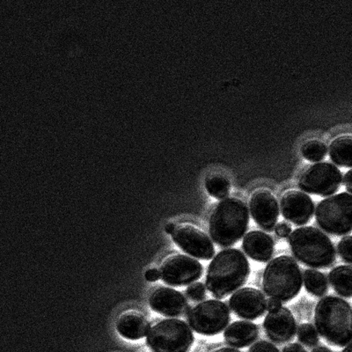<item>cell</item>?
Wrapping results in <instances>:
<instances>
[{
  "label": "cell",
  "mask_w": 352,
  "mask_h": 352,
  "mask_svg": "<svg viewBox=\"0 0 352 352\" xmlns=\"http://www.w3.org/2000/svg\"><path fill=\"white\" fill-rule=\"evenodd\" d=\"M186 294L191 300L201 301L206 298V290L202 283H195V284L188 286Z\"/></svg>",
  "instance_id": "4316f807"
},
{
  "label": "cell",
  "mask_w": 352,
  "mask_h": 352,
  "mask_svg": "<svg viewBox=\"0 0 352 352\" xmlns=\"http://www.w3.org/2000/svg\"><path fill=\"white\" fill-rule=\"evenodd\" d=\"M144 276H146L147 281L155 282L162 278V272H160V270L157 269H151L147 270Z\"/></svg>",
  "instance_id": "f546056e"
},
{
  "label": "cell",
  "mask_w": 352,
  "mask_h": 352,
  "mask_svg": "<svg viewBox=\"0 0 352 352\" xmlns=\"http://www.w3.org/2000/svg\"><path fill=\"white\" fill-rule=\"evenodd\" d=\"M250 209L254 222L263 230L272 232L276 228L279 206L276 197L269 190L256 191L250 198Z\"/></svg>",
  "instance_id": "7c38bea8"
},
{
  "label": "cell",
  "mask_w": 352,
  "mask_h": 352,
  "mask_svg": "<svg viewBox=\"0 0 352 352\" xmlns=\"http://www.w3.org/2000/svg\"><path fill=\"white\" fill-rule=\"evenodd\" d=\"M281 307V301L275 300V298H270V300H268V302H267V308H268L270 312H273V311L278 310L279 308Z\"/></svg>",
  "instance_id": "4dcf8cb0"
},
{
  "label": "cell",
  "mask_w": 352,
  "mask_h": 352,
  "mask_svg": "<svg viewBox=\"0 0 352 352\" xmlns=\"http://www.w3.org/2000/svg\"><path fill=\"white\" fill-rule=\"evenodd\" d=\"M276 234L280 238H286L290 236L292 234L291 226L286 222H281L276 226L275 228Z\"/></svg>",
  "instance_id": "f1b7e54d"
},
{
  "label": "cell",
  "mask_w": 352,
  "mask_h": 352,
  "mask_svg": "<svg viewBox=\"0 0 352 352\" xmlns=\"http://www.w3.org/2000/svg\"><path fill=\"white\" fill-rule=\"evenodd\" d=\"M191 328L198 334L215 336L222 332L230 322V311L219 300H207L197 305L188 316Z\"/></svg>",
  "instance_id": "ba28073f"
},
{
  "label": "cell",
  "mask_w": 352,
  "mask_h": 352,
  "mask_svg": "<svg viewBox=\"0 0 352 352\" xmlns=\"http://www.w3.org/2000/svg\"><path fill=\"white\" fill-rule=\"evenodd\" d=\"M333 289L342 297L352 298V266L336 267L329 273Z\"/></svg>",
  "instance_id": "44dd1931"
},
{
  "label": "cell",
  "mask_w": 352,
  "mask_h": 352,
  "mask_svg": "<svg viewBox=\"0 0 352 352\" xmlns=\"http://www.w3.org/2000/svg\"><path fill=\"white\" fill-rule=\"evenodd\" d=\"M242 247L245 253L256 262L266 263L274 253L275 243L269 234L261 231L248 232L245 236Z\"/></svg>",
  "instance_id": "e0dca14e"
},
{
  "label": "cell",
  "mask_w": 352,
  "mask_h": 352,
  "mask_svg": "<svg viewBox=\"0 0 352 352\" xmlns=\"http://www.w3.org/2000/svg\"><path fill=\"white\" fill-rule=\"evenodd\" d=\"M150 325L140 314L129 312L122 314L116 322V329L122 338L138 340L148 334Z\"/></svg>",
  "instance_id": "d6986e66"
},
{
  "label": "cell",
  "mask_w": 352,
  "mask_h": 352,
  "mask_svg": "<svg viewBox=\"0 0 352 352\" xmlns=\"http://www.w3.org/2000/svg\"><path fill=\"white\" fill-rule=\"evenodd\" d=\"M312 352H332L329 348L326 347H317L312 351Z\"/></svg>",
  "instance_id": "d590c367"
},
{
  "label": "cell",
  "mask_w": 352,
  "mask_h": 352,
  "mask_svg": "<svg viewBox=\"0 0 352 352\" xmlns=\"http://www.w3.org/2000/svg\"><path fill=\"white\" fill-rule=\"evenodd\" d=\"M267 336L276 344H285L294 339L297 331L294 314L286 307L267 314L263 323Z\"/></svg>",
  "instance_id": "9a60e30c"
},
{
  "label": "cell",
  "mask_w": 352,
  "mask_h": 352,
  "mask_svg": "<svg viewBox=\"0 0 352 352\" xmlns=\"http://www.w3.org/2000/svg\"><path fill=\"white\" fill-rule=\"evenodd\" d=\"M328 147L324 143L319 140H310L303 144L301 153L305 159L311 162H320L324 160Z\"/></svg>",
  "instance_id": "cb8c5ba5"
},
{
  "label": "cell",
  "mask_w": 352,
  "mask_h": 352,
  "mask_svg": "<svg viewBox=\"0 0 352 352\" xmlns=\"http://www.w3.org/2000/svg\"><path fill=\"white\" fill-rule=\"evenodd\" d=\"M314 322L317 331L330 344L344 347L352 341V308L342 298L328 296L320 300Z\"/></svg>",
  "instance_id": "7a4b0ae2"
},
{
  "label": "cell",
  "mask_w": 352,
  "mask_h": 352,
  "mask_svg": "<svg viewBox=\"0 0 352 352\" xmlns=\"http://www.w3.org/2000/svg\"><path fill=\"white\" fill-rule=\"evenodd\" d=\"M250 225L246 204L238 198H226L217 204L210 218V234L223 248L231 247L241 240Z\"/></svg>",
  "instance_id": "3957f363"
},
{
  "label": "cell",
  "mask_w": 352,
  "mask_h": 352,
  "mask_svg": "<svg viewBox=\"0 0 352 352\" xmlns=\"http://www.w3.org/2000/svg\"><path fill=\"white\" fill-rule=\"evenodd\" d=\"M258 327L252 322H235L224 333L225 340L229 345L235 348H246L258 338Z\"/></svg>",
  "instance_id": "ac0fdd59"
},
{
  "label": "cell",
  "mask_w": 352,
  "mask_h": 352,
  "mask_svg": "<svg viewBox=\"0 0 352 352\" xmlns=\"http://www.w3.org/2000/svg\"><path fill=\"white\" fill-rule=\"evenodd\" d=\"M329 156L335 164L352 168V136L336 138L330 144Z\"/></svg>",
  "instance_id": "ffe728a7"
},
{
  "label": "cell",
  "mask_w": 352,
  "mask_h": 352,
  "mask_svg": "<svg viewBox=\"0 0 352 352\" xmlns=\"http://www.w3.org/2000/svg\"><path fill=\"white\" fill-rule=\"evenodd\" d=\"M298 341L307 347H314L319 342V336L314 327L309 323H304L298 328Z\"/></svg>",
  "instance_id": "d4e9b609"
},
{
  "label": "cell",
  "mask_w": 352,
  "mask_h": 352,
  "mask_svg": "<svg viewBox=\"0 0 352 352\" xmlns=\"http://www.w3.org/2000/svg\"><path fill=\"white\" fill-rule=\"evenodd\" d=\"M342 180V173L335 165L320 162L310 166L301 175L298 187L307 193L329 197L339 190Z\"/></svg>",
  "instance_id": "9c48e42d"
},
{
  "label": "cell",
  "mask_w": 352,
  "mask_h": 352,
  "mask_svg": "<svg viewBox=\"0 0 352 352\" xmlns=\"http://www.w3.org/2000/svg\"><path fill=\"white\" fill-rule=\"evenodd\" d=\"M207 192L216 199H224L230 193L231 184L224 175H210L206 180Z\"/></svg>",
  "instance_id": "603a6c76"
},
{
  "label": "cell",
  "mask_w": 352,
  "mask_h": 352,
  "mask_svg": "<svg viewBox=\"0 0 352 352\" xmlns=\"http://www.w3.org/2000/svg\"><path fill=\"white\" fill-rule=\"evenodd\" d=\"M303 280L307 291L314 296L322 297L328 292V281L322 272L314 270H305Z\"/></svg>",
  "instance_id": "7402d4cb"
},
{
  "label": "cell",
  "mask_w": 352,
  "mask_h": 352,
  "mask_svg": "<svg viewBox=\"0 0 352 352\" xmlns=\"http://www.w3.org/2000/svg\"><path fill=\"white\" fill-rule=\"evenodd\" d=\"M303 278L300 267L290 256L272 260L264 270L263 290L270 298L288 302L300 294Z\"/></svg>",
  "instance_id": "5b68a950"
},
{
  "label": "cell",
  "mask_w": 352,
  "mask_h": 352,
  "mask_svg": "<svg viewBox=\"0 0 352 352\" xmlns=\"http://www.w3.org/2000/svg\"><path fill=\"white\" fill-rule=\"evenodd\" d=\"M289 244L294 256L305 265L323 269L335 263L334 245L319 229L312 226L298 228L292 232Z\"/></svg>",
  "instance_id": "277c9868"
},
{
  "label": "cell",
  "mask_w": 352,
  "mask_h": 352,
  "mask_svg": "<svg viewBox=\"0 0 352 352\" xmlns=\"http://www.w3.org/2000/svg\"><path fill=\"white\" fill-rule=\"evenodd\" d=\"M317 224L328 234L342 236L352 232V195L341 193L322 200L316 212Z\"/></svg>",
  "instance_id": "8992f818"
},
{
  "label": "cell",
  "mask_w": 352,
  "mask_h": 352,
  "mask_svg": "<svg viewBox=\"0 0 352 352\" xmlns=\"http://www.w3.org/2000/svg\"><path fill=\"white\" fill-rule=\"evenodd\" d=\"M149 303L155 312L166 316H181L188 310L186 298L174 289L162 287L151 295Z\"/></svg>",
  "instance_id": "2e32d148"
},
{
  "label": "cell",
  "mask_w": 352,
  "mask_h": 352,
  "mask_svg": "<svg viewBox=\"0 0 352 352\" xmlns=\"http://www.w3.org/2000/svg\"><path fill=\"white\" fill-rule=\"evenodd\" d=\"M283 352H307L305 349L298 344H292L284 348Z\"/></svg>",
  "instance_id": "1f68e13d"
},
{
  "label": "cell",
  "mask_w": 352,
  "mask_h": 352,
  "mask_svg": "<svg viewBox=\"0 0 352 352\" xmlns=\"http://www.w3.org/2000/svg\"><path fill=\"white\" fill-rule=\"evenodd\" d=\"M344 184L347 191L352 194V169L344 175Z\"/></svg>",
  "instance_id": "d6a6232c"
},
{
  "label": "cell",
  "mask_w": 352,
  "mask_h": 352,
  "mask_svg": "<svg viewBox=\"0 0 352 352\" xmlns=\"http://www.w3.org/2000/svg\"><path fill=\"white\" fill-rule=\"evenodd\" d=\"M250 265L240 250L229 248L219 252L207 272L206 287L213 297L221 300L245 285Z\"/></svg>",
  "instance_id": "6da1fadb"
},
{
  "label": "cell",
  "mask_w": 352,
  "mask_h": 352,
  "mask_svg": "<svg viewBox=\"0 0 352 352\" xmlns=\"http://www.w3.org/2000/svg\"><path fill=\"white\" fill-rule=\"evenodd\" d=\"M229 305L232 312L240 318L250 320L260 318L267 309V301L262 292L250 287L234 292Z\"/></svg>",
  "instance_id": "4fadbf2b"
},
{
  "label": "cell",
  "mask_w": 352,
  "mask_h": 352,
  "mask_svg": "<svg viewBox=\"0 0 352 352\" xmlns=\"http://www.w3.org/2000/svg\"><path fill=\"white\" fill-rule=\"evenodd\" d=\"M338 253L345 263L352 264V236L342 239L338 244Z\"/></svg>",
  "instance_id": "484cf974"
},
{
  "label": "cell",
  "mask_w": 352,
  "mask_h": 352,
  "mask_svg": "<svg viewBox=\"0 0 352 352\" xmlns=\"http://www.w3.org/2000/svg\"><path fill=\"white\" fill-rule=\"evenodd\" d=\"M193 342L190 327L180 320H162L147 336V344L153 352H187Z\"/></svg>",
  "instance_id": "52a82bcc"
},
{
  "label": "cell",
  "mask_w": 352,
  "mask_h": 352,
  "mask_svg": "<svg viewBox=\"0 0 352 352\" xmlns=\"http://www.w3.org/2000/svg\"><path fill=\"white\" fill-rule=\"evenodd\" d=\"M342 352H352V342L351 344H349L346 348L344 349Z\"/></svg>",
  "instance_id": "8d00e7d4"
},
{
  "label": "cell",
  "mask_w": 352,
  "mask_h": 352,
  "mask_svg": "<svg viewBox=\"0 0 352 352\" xmlns=\"http://www.w3.org/2000/svg\"><path fill=\"white\" fill-rule=\"evenodd\" d=\"M160 272L163 281L166 284L182 286L199 279L203 275L204 268L198 261L184 254H176L165 261Z\"/></svg>",
  "instance_id": "30bf717a"
},
{
  "label": "cell",
  "mask_w": 352,
  "mask_h": 352,
  "mask_svg": "<svg viewBox=\"0 0 352 352\" xmlns=\"http://www.w3.org/2000/svg\"><path fill=\"white\" fill-rule=\"evenodd\" d=\"M175 228L176 226L174 224V223H168V224L166 226L165 231L166 234H173V232H175Z\"/></svg>",
  "instance_id": "836d02e7"
},
{
  "label": "cell",
  "mask_w": 352,
  "mask_h": 352,
  "mask_svg": "<svg viewBox=\"0 0 352 352\" xmlns=\"http://www.w3.org/2000/svg\"><path fill=\"white\" fill-rule=\"evenodd\" d=\"M248 352H280L278 349L269 342L260 341L256 342Z\"/></svg>",
  "instance_id": "83f0119b"
},
{
  "label": "cell",
  "mask_w": 352,
  "mask_h": 352,
  "mask_svg": "<svg viewBox=\"0 0 352 352\" xmlns=\"http://www.w3.org/2000/svg\"><path fill=\"white\" fill-rule=\"evenodd\" d=\"M282 215L296 226H305L313 218L314 204L312 198L300 191H287L281 199Z\"/></svg>",
  "instance_id": "5bb4252c"
},
{
  "label": "cell",
  "mask_w": 352,
  "mask_h": 352,
  "mask_svg": "<svg viewBox=\"0 0 352 352\" xmlns=\"http://www.w3.org/2000/svg\"><path fill=\"white\" fill-rule=\"evenodd\" d=\"M214 352H241V351H239L238 350H235V349H234V348L225 347V348L219 349V350H217Z\"/></svg>",
  "instance_id": "e575fe53"
},
{
  "label": "cell",
  "mask_w": 352,
  "mask_h": 352,
  "mask_svg": "<svg viewBox=\"0 0 352 352\" xmlns=\"http://www.w3.org/2000/svg\"><path fill=\"white\" fill-rule=\"evenodd\" d=\"M173 240L184 252L201 260H210L214 256L212 241L204 232L190 225L176 226Z\"/></svg>",
  "instance_id": "8fae6325"
}]
</instances>
